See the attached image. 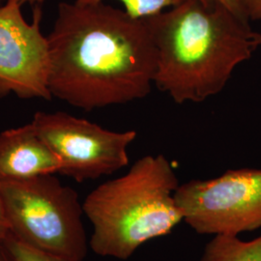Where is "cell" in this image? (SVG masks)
Masks as SVG:
<instances>
[{
    "instance_id": "1",
    "label": "cell",
    "mask_w": 261,
    "mask_h": 261,
    "mask_svg": "<svg viewBox=\"0 0 261 261\" xmlns=\"http://www.w3.org/2000/svg\"><path fill=\"white\" fill-rule=\"evenodd\" d=\"M47 40L53 98L90 112L151 92L156 49L146 19L107 2H61Z\"/></svg>"
},
{
    "instance_id": "17",
    "label": "cell",
    "mask_w": 261,
    "mask_h": 261,
    "mask_svg": "<svg viewBox=\"0 0 261 261\" xmlns=\"http://www.w3.org/2000/svg\"><path fill=\"white\" fill-rule=\"evenodd\" d=\"M7 0H0V6L3 4V3H5Z\"/></svg>"
},
{
    "instance_id": "3",
    "label": "cell",
    "mask_w": 261,
    "mask_h": 261,
    "mask_svg": "<svg viewBox=\"0 0 261 261\" xmlns=\"http://www.w3.org/2000/svg\"><path fill=\"white\" fill-rule=\"evenodd\" d=\"M174 168L164 155L139 159L123 176L94 189L83 202L96 254L126 260L144 243L168 235L183 221L175 200Z\"/></svg>"
},
{
    "instance_id": "8",
    "label": "cell",
    "mask_w": 261,
    "mask_h": 261,
    "mask_svg": "<svg viewBox=\"0 0 261 261\" xmlns=\"http://www.w3.org/2000/svg\"><path fill=\"white\" fill-rule=\"evenodd\" d=\"M60 168L59 159L32 123L0 133V181L56 174Z\"/></svg>"
},
{
    "instance_id": "7",
    "label": "cell",
    "mask_w": 261,
    "mask_h": 261,
    "mask_svg": "<svg viewBox=\"0 0 261 261\" xmlns=\"http://www.w3.org/2000/svg\"><path fill=\"white\" fill-rule=\"evenodd\" d=\"M19 0L0 6V97L51 100L48 87L50 56L47 36L41 30L42 12L24 18Z\"/></svg>"
},
{
    "instance_id": "4",
    "label": "cell",
    "mask_w": 261,
    "mask_h": 261,
    "mask_svg": "<svg viewBox=\"0 0 261 261\" xmlns=\"http://www.w3.org/2000/svg\"><path fill=\"white\" fill-rule=\"evenodd\" d=\"M9 232L19 241L75 261H83L89 243L77 193L55 174L0 181Z\"/></svg>"
},
{
    "instance_id": "9",
    "label": "cell",
    "mask_w": 261,
    "mask_h": 261,
    "mask_svg": "<svg viewBox=\"0 0 261 261\" xmlns=\"http://www.w3.org/2000/svg\"><path fill=\"white\" fill-rule=\"evenodd\" d=\"M199 261H261V235L252 241L233 235H215Z\"/></svg>"
},
{
    "instance_id": "5",
    "label": "cell",
    "mask_w": 261,
    "mask_h": 261,
    "mask_svg": "<svg viewBox=\"0 0 261 261\" xmlns=\"http://www.w3.org/2000/svg\"><path fill=\"white\" fill-rule=\"evenodd\" d=\"M183 221L199 234L233 235L261 227V168H239L179 185Z\"/></svg>"
},
{
    "instance_id": "2",
    "label": "cell",
    "mask_w": 261,
    "mask_h": 261,
    "mask_svg": "<svg viewBox=\"0 0 261 261\" xmlns=\"http://www.w3.org/2000/svg\"><path fill=\"white\" fill-rule=\"evenodd\" d=\"M146 21L156 49L154 85L179 105L221 93L261 47L250 20L209 0H184Z\"/></svg>"
},
{
    "instance_id": "16",
    "label": "cell",
    "mask_w": 261,
    "mask_h": 261,
    "mask_svg": "<svg viewBox=\"0 0 261 261\" xmlns=\"http://www.w3.org/2000/svg\"><path fill=\"white\" fill-rule=\"evenodd\" d=\"M44 1L46 0H19V2L23 5V4H42Z\"/></svg>"
},
{
    "instance_id": "11",
    "label": "cell",
    "mask_w": 261,
    "mask_h": 261,
    "mask_svg": "<svg viewBox=\"0 0 261 261\" xmlns=\"http://www.w3.org/2000/svg\"><path fill=\"white\" fill-rule=\"evenodd\" d=\"M0 243L13 261H75L65 256L29 246L19 241L10 232Z\"/></svg>"
},
{
    "instance_id": "6",
    "label": "cell",
    "mask_w": 261,
    "mask_h": 261,
    "mask_svg": "<svg viewBox=\"0 0 261 261\" xmlns=\"http://www.w3.org/2000/svg\"><path fill=\"white\" fill-rule=\"evenodd\" d=\"M31 123L59 159V173L80 183L126 168L128 148L138 137L136 130H108L64 112H37Z\"/></svg>"
},
{
    "instance_id": "13",
    "label": "cell",
    "mask_w": 261,
    "mask_h": 261,
    "mask_svg": "<svg viewBox=\"0 0 261 261\" xmlns=\"http://www.w3.org/2000/svg\"><path fill=\"white\" fill-rule=\"evenodd\" d=\"M209 1H212L215 3L220 4V5H223L225 8L230 10L236 16H238L242 19L250 20L248 16H247V14H246V12H245L244 7H243L241 0H209Z\"/></svg>"
},
{
    "instance_id": "12",
    "label": "cell",
    "mask_w": 261,
    "mask_h": 261,
    "mask_svg": "<svg viewBox=\"0 0 261 261\" xmlns=\"http://www.w3.org/2000/svg\"><path fill=\"white\" fill-rule=\"evenodd\" d=\"M248 18L261 22V0H241Z\"/></svg>"
},
{
    "instance_id": "10",
    "label": "cell",
    "mask_w": 261,
    "mask_h": 261,
    "mask_svg": "<svg viewBox=\"0 0 261 261\" xmlns=\"http://www.w3.org/2000/svg\"><path fill=\"white\" fill-rule=\"evenodd\" d=\"M80 3H103L108 0H75ZM121 3L127 15L137 19H147L173 8L184 0H115Z\"/></svg>"
},
{
    "instance_id": "15",
    "label": "cell",
    "mask_w": 261,
    "mask_h": 261,
    "mask_svg": "<svg viewBox=\"0 0 261 261\" xmlns=\"http://www.w3.org/2000/svg\"><path fill=\"white\" fill-rule=\"evenodd\" d=\"M0 261H13L11 259L9 254L5 251V249L3 248L1 243H0Z\"/></svg>"
},
{
    "instance_id": "14",
    "label": "cell",
    "mask_w": 261,
    "mask_h": 261,
    "mask_svg": "<svg viewBox=\"0 0 261 261\" xmlns=\"http://www.w3.org/2000/svg\"><path fill=\"white\" fill-rule=\"evenodd\" d=\"M8 232H9V227H8V223L5 216L2 196L0 194V241L8 234Z\"/></svg>"
}]
</instances>
